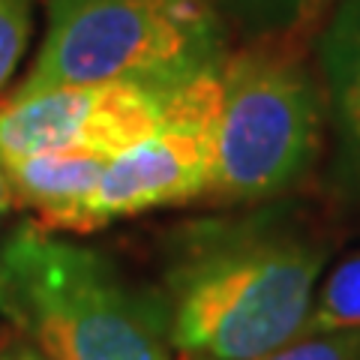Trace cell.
Instances as JSON below:
<instances>
[{
  "label": "cell",
  "instance_id": "cell-1",
  "mask_svg": "<svg viewBox=\"0 0 360 360\" xmlns=\"http://www.w3.org/2000/svg\"><path fill=\"white\" fill-rule=\"evenodd\" d=\"M328 243L276 213L201 219L168 243L165 336L184 360H262L307 336Z\"/></svg>",
  "mask_w": 360,
  "mask_h": 360
},
{
  "label": "cell",
  "instance_id": "cell-2",
  "mask_svg": "<svg viewBox=\"0 0 360 360\" xmlns=\"http://www.w3.org/2000/svg\"><path fill=\"white\" fill-rule=\"evenodd\" d=\"M0 315L49 360H172L156 295L108 258L21 222L0 243Z\"/></svg>",
  "mask_w": 360,
  "mask_h": 360
},
{
  "label": "cell",
  "instance_id": "cell-3",
  "mask_svg": "<svg viewBox=\"0 0 360 360\" xmlns=\"http://www.w3.org/2000/svg\"><path fill=\"white\" fill-rule=\"evenodd\" d=\"M225 58L213 0H49V30L15 96L108 82L172 96Z\"/></svg>",
  "mask_w": 360,
  "mask_h": 360
},
{
  "label": "cell",
  "instance_id": "cell-4",
  "mask_svg": "<svg viewBox=\"0 0 360 360\" xmlns=\"http://www.w3.org/2000/svg\"><path fill=\"white\" fill-rule=\"evenodd\" d=\"M295 30L270 33L219 66V111L205 198L258 205L297 186L319 160L328 99Z\"/></svg>",
  "mask_w": 360,
  "mask_h": 360
},
{
  "label": "cell",
  "instance_id": "cell-5",
  "mask_svg": "<svg viewBox=\"0 0 360 360\" xmlns=\"http://www.w3.org/2000/svg\"><path fill=\"white\" fill-rule=\"evenodd\" d=\"M217 111L219 70L174 90L165 99L162 127L148 141L108 160L94 198L84 207V231L153 207L205 198Z\"/></svg>",
  "mask_w": 360,
  "mask_h": 360
},
{
  "label": "cell",
  "instance_id": "cell-6",
  "mask_svg": "<svg viewBox=\"0 0 360 360\" xmlns=\"http://www.w3.org/2000/svg\"><path fill=\"white\" fill-rule=\"evenodd\" d=\"M165 99L139 84H78L13 96L0 105V156L78 150L103 160L148 141L165 120Z\"/></svg>",
  "mask_w": 360,
  "mask_h": 360
},
{
  "label": "cell",
  "instance_id": "cell-7",
  "mask_svg": "<svg viewBox=\"0 0 360 360\" xmlns=\"http://www.w3.org/2000/svg\"><path fill=\"white\" fill-rule=\"evenodd\" d=\"M108 160L96 153L54 150L6 162L13 198L39 213V225L49 231L84 234V207L94 198Z\"/></svg>",
  "mask_w": 360,
  "mask_h": 360
},
{
  "label": "cell",
  "instance_id": "cell-8",
  "mask_svg": "<svg viewBox=\"0 0 360 360\" xmlns=\"http://www.w3.org/2000/svg\"><path fill=\"white\" fill-rule=\"evenodd\" d=\"M315 60L342 156L360 177V0H333L319 25Z\"/></svg>",
  "mask_w": 360,
  "mask_h": 360
},
{
  "label": "cell",
  "instance_id": "cell-9",
  "mask_svg": "<svg viewBox=\"0 0 360 360\" xmlns=\"http://www.w3.org/2000/svg\"><path fill=\"white\" fill-rule=\"evenodd\" d=\"M307 333H360V250L319 283Z\"/></svg>",
  "mask_w": 360,
  "mask_h": 360
},
{
  "label": "cell",
  "instance_id": "cell-10",
  "mask_svg": "<svg viewBox=\"0 0 360 360\" xmlns=\"http://www.w3.org/2000/svg\"><path fill=\"white\" fill-rule=\"evenodd\" d=\"M213 6L258 37L295 30L300 15V0H213Z\"/></svg>",
  "mask_w": 360,
  "mask_h": 360
},
{
  "label": "cell",
  "instance_id": "cell-11",
  "mask_svg": "<svg viewBox=\"0 0 360 360\" xmlns=\"http://www.w3.org/2000/svg\"><path fill=\"white\" fill-rule=\"evenodd\" d=\"M30 39V0H0V90L13 78Z\"/></svg>",
  "mask_w": 360,
  "mask_h": 360
},
{
  "label": "cell",
  "instance_id": "cell-12",
  "mask_svg": "<svg viewBox=\"0 0 360 360\" xmlns=\"http://www.w3.org/2000/svg\"><path fill=\"white\" fill-rule=\"evenodd\" d=\"M262 360H360V333H307Z\"/></svg>",
  "mask_w": 360,
  "mask_h": 360
},
{
  "label": "cell",
  "instance_id": "cell-13",
  "mask_svg": "<svg viewBox=\"0 0 360 360\" xmlns=\"http://www.w3.org/2000/svg\"><path fill=\"white\" fill-rule=\"evenodd\" d=\"M0 360H49L25 333H18L13 324L0 328Z\"/></svg>",
  "mask_w": 360,
  "mask_h": 360
},
{
  "label": "cell",
  "instance_id": "cell-14",
  "mask_svg": "<svg viewBox=\"0 0 360 360\" xmlns=\"http://www.w3.org/2000/svg\"><path fill=\"white\" fill-rule=\"evenodd\" d=\"M330 6H333V0H300V15H297L295 33H300V37H309V33L321 25V18L328 15Z\"/></svg>",
  "mask_w": 360,
  "mask_h": 360
},
{
  "label": "cell",
  "instance_id": "cell-15",
  "mask_svg": "<svg viewBox=\"0 0 360 360\" xmlns=\"http://www.w3.org/2000/svg\"><path fill=\"white\" fill-rule=\"evenodd\" d=\"M13 184H9V168L4 162V156H0V219L6 217V210L13 207Z\"/></svg>",
  "mask_w": 360,
  "mask_h": 360
}]
</instances>
